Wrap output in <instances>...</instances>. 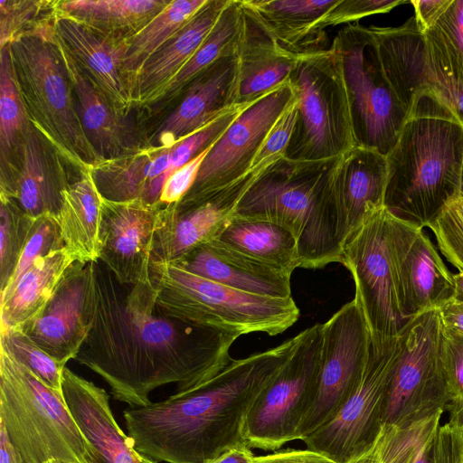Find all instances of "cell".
Returning a JSON list of instances; mask_svg holds the SVG:
<instances>
[{
    "instance_id": "1",
    "label": "cell",
    "mask_w": 463,
    "mask_h": 463,
    "mask_svg": "<svg viewBox=\"0 0 463 463\" xmlns=\"http://www.w3.org/2000/svg\"><path fill=\"white\" fill-rule=\"evenodd\" d=\"M90 327L76 360L99 375L115 400L149 404L157 387L185 392L208 380L232 359L237 336L163 316L150 278L135 285L117 281L92 262Z\"/></svg>"
},
{
    "instance_id": "2",
    "label": "cell",
    "mask_w": 463,
    "mask_h": 463,
    "mask_svg": "<svg viewBox=\"0 0 463 463\" xmlns=\"http://www.w3.org/2000/svg\"><path fill=\"white\" fill-rule=\"evenodd\" d=\"M298 342V335L267 351L232 358L213 376L185 392L129 406L123 417L134 449L158 463H211L223 451L247 444L246 415Z\"/></svg>"
},
{
    "instance_id": "3",
    "label": "cell",
    "mask_w": 463,
    "mask_h": 463,
    "mask_svg": "<svg viewBox=\"0 0 463 463\" xmlns=\"http://www.w3.org/2000/svg\"><path fill=\"white\" fill-rule=\"evenodd\" d=\"M386 161L384 208L428 227L460 194L463 124L430 90H419Z\"/></svg>"
},
{
    "instance_id": "4",
    "label": "cell",
    "mask_w": 463,
    "mask_h": 463,
    "mask_svg": "<svg viewBox=\"0 0 463 463\" xmlns=\"http://www.w3.org/2000/svg\"><path fill=\"white\" fill-rule=\"evenodd\" d=\"M339 157L317 161L280 158L256 179L235 215L288 229L298 241L300 268L318 269L340 262L334 192Z\"/></svg>"
},
{
    "instance_id": "5",
    "label": "cell",
    "mask_w": 463,
    "mask_h": 463,
    "mask_svg": "<svg viewBox=\"0 0 463 463\" xmlns=\"http://www.w3.org/2000/svg\"><path fill=\"white\" fill-rule=\"evenodd\" d=\"M54 16L8 43L14 74L32 124L56 150L90 170L101 161L76 109Z\"/></svg>"
},
{
    "instance_id": "6",
    "label": "cell",
    "mask_w": 463,
    "mask_h": 463,
    "mask_svg": "<svg viewBox=\"0 0 463 463\" xmlns=\"http://www.w3.org/2000/svg\"><path fill=\"white\" fill-rule=\"evenodd\" d=\"M0 424L19 463H99L62 395L0 346Z\"/></svg>"
},
{
    "instance_id": "7",
    "label": "cell",
    "mask_w": 463,
    "mask_h": 463,
    "mask_svg": "<svg viewBox=\"0 0 463 463\" xmlns=\"http://www.w3.org/2000/svg\"><path fill=\"white\" fill-rule=\"evenodd\" d=\"M150 280L156 309L163 316L237 337L249 333L277 335L299 317L292 297L276 298L244 292L173 263L151 260Z\"/></svg>"
},
{
    "instance_id": "8",
    "label": "cell",
    "mask_w": 463,
    "mask_h": 463,
    "mask_svg": "<svg viewBox=\"0 0 463 463\" xmlns=\"http://www.w3.org/2000/svg\"><path fill=\"white\" fill-rule=\"evenodd\" d=\"M418 227L401 220L384 207L371 215L342 243L340 262L351 273L354 299L365 318L375 352H382L408 322L402 307L399 255Z\"/></svg>"
},
{
    "instance_id": "9",
    "label": "cell",
    "mask_w": 463,
    "mask_h": 463,
    "mask_svg": "<svg viewBox=\"0 0 463 463\" xmlns=\"http://www.w3.org/2000/svg\"><path fill=\"white\" fill-rule=\"evenodd\" d=\"M288 81L298 115L287 158L332 159L356 146L340 63L330 47L299 54Z\"/></svg>"
},
{
    "instance_id": "10",
    "label": "cell",
    "mask_w": 463,
    "mask_h": 463,
    "mask_svg": "<svg viewBox=\"0 0 463 463\" xmlns=\"http://www.w3.org/2000/svg\"><path fill=\"white\" fill-rule=\"evenodd\" d=\"M330 49L340 63L356 146L387 156L409 110L384 73L370 28L347 24L337 32Z\"/></svg>"
},
{
    "instance_id": "11",
    "label": "cell",
    "mask_w": 463,
    "mask_h": 463,
    "mask_svg": "<svg viewBox=\"0 0 463 463\" xmlns=\"http://www.w3.org/2000/svg\"><path fill=\"white\" fill-rule=\"evenodd\" d=\"M387 389L382 430L406 427L446 410L449 396L441 357L439 308L408 320Z\"/></svg>"
},
{
    "instance_id": "12",
    "label": "cell",
    "mask_w": 463,
    "mask_h": 463,
    "mask_svg": "<svg viewBox=\"0 0 463 463\" xmlns=\"http://www.w3.org/2000/svg\"><path fill=\"white\" fill-rule=\"evenodd\" d=\"M321 348L322 324L298 334L293 353L246 415L244 438L250 448L277 450L298 439L300 425L317 392Z\"/></svg>"
},
{
    "instance_id": "13",
    "label": "cell",
    "mask_w": 463,
    "mask_h": 463,
    "mask_svg": "<svg viewBox=\"0 0 463 463\" xmlns=\"http://www.w3.org/2000/svg\"><path fill=\"white\" fill-rule=\"evenodd\" d=\"M401 334L382 352L371 347L355 390L338 413L302 440L336 463H356L375 446L382 431L390 379L401 354Z\"/></svg>"
},
{
    "instance_id": "14",
    "label": "cell",
    "mask_w": 463,
    "mask_h": 463,
    "mask_svg": "<svg viewBox=\"0 0 463 463\" xmlns=\"http://www.w3.org/2000/svg\"><path fill=\"white\" fill-rule=\"evenodd\" d=\"M371 347L370 332L354 298L322 324L317 392L300 425L298 439L302 440L338 413L361 380Z\"/></svg>"
},
{
    "instance_id": "15",
    "label": "cell",
    "mask_w": 463,
    "mask_h": 463,
    "mask_svg": "<svg viewBox=\"0 0 463 463\" xmlns=\"http://www.w3.org/2000/svg\"><path fill=\"white\" fill-rule=\"evenodd\" d=\"M294 98L288 80L246 106L211 146L194 184L175 204L197 202L250 171L272 126Z\"/></svg>"
},
{
    "instance_id": "16",
    "label": "cell",
    "mask_w": 463,
    "mask_h": 463,
    "mask_svg": "<svg viewBox=\"0 0 463 463\" xmlns=\"http://www.w3.org/2000/svg\"><path fill=\"white\" fill-rule=\"evenodd\" d=\"M276 161H265L232 183L189 205H164L158 213L151 260L175 262L195 247L214 239L235 215L238 205L260 176Z\"/></svg>"
},
{
    "instance_id": "17",
    "label": "cell",
    "mask_w": 463,
    "mask_h": 463,
    "mask_svg": "<svg viewBox=\"0 0 463 463\" xmlns=\"http://www.w3.org/2000/svg\"><path fill=\"white\" fill-rule=\"evenodd\" d=\"M384 73L410 111L415 94L430 90L463 124V84L446 76L428 59L424 35L415 17L398 27L371 26Z\"/></svg>"
},
{
    "instance_id": "18",
    "label": "cell",
    "mask_w": 463,
    "mask_h": 463,
    "mask_svg": "<svg viewBox=\"0 0 463 463\" xmlns=\"http://www.w3.org/2000/svg\"><path fill=\"white\" fill-rule=\"evenodd\" d=\"M92 262L75 261L34 317L16 327L55 360L74 359L90 327Z\"/></svg>"
},
{
    "instance_id": "19",
    "label": "cell",
    "mask_w": 463,
    "mask_h": 463,
    "mask_svg": "<svg viewBox=\"0 0 463 463\" xmlns=\"http://www.w3.org/2000/svg\"><path fill=\"white\" fill-rule=\"evenodd\" d=\"M163 206L102 198L99 260L118 283L135 285L150 278L153 239Z\"/></svg>"
},
{
    "instance_id": "20",
    "label": "cell",
    "mask_w": 463,
    "mask_h": 463,
    "mask_svg": "<svg viewBox=\"0 0 463 463\" xmlns=\"http://www.w3.org/2000/svg\"><path fill=\"white\" fill-rule=\"evenodd\" d=\"M238 67L237 52L227 54L184 90L181 102L156 131L157 149L173 146L237 106Z\"/></svg>"
},
{
    "instance_id": "21",
    "label": "cell",
    "mask_w": 463,
    "mask_h": 463,
    "mask_svg": "<svg viewBox=\"0 0 463 463\" xmlns=\"http://www.w3.org/2000/svg\"><path fill=\"white\" fill-rule=\"evenodd\" d=\"M386 156L355 146L343 154L334 175L338 238L342 243L371 215L384 207Z\"/></svg>"
},
{
    "instance_id": "22",
    "label": "cell",
    "mask_w": 463,
    "mask_h": 463,
    "mask_svg": "<svg viewBox=\"0 0 463 463\" xmlns=\"http://www.w3.org/2000/svg\"><path fill=\"white\" fill-rule=\"evenodd\" d=\"M54 28L75 63L118 110L126 113L133 100L123 69L125 41L107 37L57 12Z\"/></svg>"
},
{
    "instance_id": "23",
    "label": "cell",
    "mask_w": 463,
    "mask_h": 463,
    "mask_svg": "<svg viewBox=\"0 0 463 463\" xmlns=\"http://www.w3.org/2000/svg\"><path fill=\"white\" fill-rule=\"evenodd\" d=\"M171 263L244 292L276 298L291 297V274L235 250L215 239L200 244Z\"/></svg>"
},
{
    "instance_id": "24",
    "label": "cell",
    "mask_w": 463,
    "mask_h": 463,
    "mask_svg": "<svg viewBox=\"0 0 463 463\" xmlns=\"http://www.w3.org/2000/svg\"><path fill=\"white\" fill-rule=\"evenodd\" d=\"M241 4L236 105H247L287 81L299 55L279 45L243 0Z\"/></svg>"
},
{
    "instance_id": "25",
    "label": "cell",
    "mask_w": 463,
    "mask_h": 463,
    "mask_svg": "<svg viewBox=\"0 0 463 463\" xmlns=\"http://www.w3.org/2000/svg\"><path fill=\"white\" fill-rule=\"evenodd\" d=\"M61 392L80 430L97 450L99 463H138L132 439L116 421L103 388L65 366Z\"/></svg>"
},
{
    "instance_id": "26",
    "label": "cell",
    "mask_w": 463,
    "mask_h": 463,
    "mask_svg": "<svg viewBox=\"0 0 463 463\" xmlns=\"http://www.w3.org/2000/svg\"><path fill=\"white\" fill-rule=\"evenodd\" d=\"M399 279L405 317L439 308L454 296L453 274L422 228L415 227L399 255Z\"/></svg>"
},
{
    "instance_id": "27",
    "label": "cell",
    "mask_w": 463,
    "mask_h": 463,
    "mask_svg": "<svg viewBox=\"0 0 463 463\" xmlns=\"http://www.w3.org/2000/svg\"><path fill=\"white\" fill-rule=\"evenodd\" d=\"M49 143L31 122L21 146L20 170L7 194H1L34 219L45 214L59 218L62 192L69 184L54 168Z\"/></svg>"
},
{
    "instance_id": "28",
    "label": "cell",
    "mask_w": 463,
    "mask_h": 463,
    "mask_svg": "<svg viewBox=\"0 0 463 463\" xmlns=\"http://www.w3.org/2000/svg\"><path fill=\"white\" fill-rule=\"evenodd\" d=\"M229 0H208L194 17L143 65L131 83L133 103H152L190 60Z\"/></svg>"
},
{
    "instance_id": "29",
    "label": "cell",
    "mask_w": 463,
    "mask_h": 463,
    "mask_svg": "<svg viewBox=\"0 0 463 463\" xmlns=\"http://www.w3.org/2000/svg\"><path fill=\"white\" fill-rule=\"evenodd\" d=\"M60 44L71 81L76 109L90 144L101 162L128 156L133 146L124 113L102 94Z\"/></svg>"
},
{
    "instance_id": "30",
    "label": "cell",
    "mask_w": 463,
    "mask_h": 463,
    "mask_svg": "<svg viewBox=\"0 0 463 463\" xmlns=\"http://www.w3.org/2000/svg\"><path fill=\"white\" fill-rule=\"evenodd\" d=\"M101 206L102 196L90 170H82L80 177L62 192L58 219L64 246L76 261L99 260Z\"/></svg>"
},
{
    "instance_id": "31",
    "label": "cell",
    "mask_w": 463,
    "mask_h": 463,
    "mask_svg": "<svg viewBox=\"0 0 463 463\" xmlns=\"http://www.w3.org/2000/svg\"><path fill=\"white\" fill-rule=\"evenodd\" d=\"M283 48L297 54L324 49L315 26L337 0H243Z\"/></svg>"
},
{
    "instance_id": "32",
    "label": "cell",
    "mask_w": 463,
    "mask_h": 463,
    "mask_svg": "<svg viewBox=\"0 0 463 463\" xmlns=\"http://www.w3.org/2000/svg\"><path fill=\"white\" fill-rule=\"evenodd\" d=\"M75 261L66 248L38 259L0 301V332L16 328L40 313Z\"/></svg>"
},
{
    "instance_id": "33",
    "label": "cell",
    "mask_w": 463,
    "mask_h": 463,
    "mask_svg": "<svg viewBox=\"0 0 463 463\" xmlns=\"http://www.w3.org/2000/svg\"><path fill=\"white\" fill-rule=\"evenodd\" d=\"M169 0H71L56 3L59 14L112 39L126 41L161 12Z\"/></svg>"
},
{
    "instance_id": "34",
    "label": "cell",
    "mask_w": 463,
    "mask_h": 463,
    "mask_svg": "<svg viewBox=\"0 0 463 463\" xmlns=\"http://www.w3.org/2000/svg\"><path fill=\"white\" fill-rule=\"evenodd\" d=\"M214 239L289 274L300 268L296 238L278 223L234 215Z\"/></svg>"
},
{
    "instance_id": "35",
    "label": "cell",
    "mask_w": 463,
    "mask_h": 463,
    "mask_svg": "<svg viewBox=\"0 0 463 463\" xmlns=\"http://www.w3.org/2000/svg\"><path fill=\"white\" fill-rule=\"evenodd\" d=\"M0 51L1 194H6L15 176L14 157L20 156L31 121L15 80L8 44Z\"/></svg>"
},
{
    "instance_id": "36",
    "label": "cell",
    "mask_w": 463,
    "mask_h": 463,
    "mask_svg": "<svg viewBox=\"0 0 463 463\" xmlns=\"http://www.w3.org/2000/svg\"><path fill=\"white\" fill-rule=\"evenodd\" d=\"M207 1H171L141 30L125 41L123 69L130 88L134 78L148 59L175 36Z\"/></svg>"
},
{
    "instance_id": "37",
    "label": "cell",
    "mask_w": 463,
    "mask_h": 463,
    "mask_svg": "<svg viewBox=\"0 0 463 463\" xmlns=\"http://www.w3.org/2000/svg\"><path fill=\"white\" fill-rule=\"evenodd\" d=\"M242 25L243 9L241 1L229 0L212 31L190 60L166 86L160 99L176 97L220 58L236 52Z\"/></svg>"
},
{
    "instance_id": "38",
    "label": "cell",
    "mask_w": 463,
    "mask_h": 463,
    "mask_svg": "<svg viewBox=\"0 0 463 463\" xmlns=\"http://www.w3.org/2000/svg\"><path fill=\"white\" fill-rule=\"evenodd\" d=\"M153 153L130 154L90 168L92 179L102 198L111 202L141 201L149 182Z\"/></svg>"
},
{
    "instance_id": "39",
    "label": "cell",
    "mask_w": 463,
    "mask_h": 463,
    "mask_svg": "<svg viewBox=\"0 0 463 463\" xmlns=\"http://www.w3.org/2000/svg\"><path fill=\"white\" fill-rule=\"evenodd\" d=\"M423 35L429 61L463 84V0H451Z\"/></svg>"
},
{
    "instance_id": "40",
    "label": "cell",
    "mask_w": 463,
    "mask_h": 463,
    "mask_svg": "<svg viewBox=\"0 0 463 463\" xmlns=\"http://www.w3.org/2000/svg\"><path fill=\"white\" fill-rule=\"evenodd\" d=\"M249 104L233 107L204 128L184 137L171 146L169 167L163 175L147 184L141 201L150 205L160 204L162 190L169 176L212 146L227 130L238 114Z\"/></svg>"
},
{
    "instance_id": "41",
    "label": "cell",
    "mask_w": 463,
    "mask_h": 463,
    "mask_svg": "<svg viewBox=\"0 0 463 463\" xmlns=\"http://www.w3.org/2000/svg\"><path fill=\"white\" fill-rule=\"evenodd\" d=\"M443 411L406 427L383 429L370 451L381 463H414L435 437Z\"/></svg>"
},
{
    "instance_id": "42",
    "label": "cell",
    "mask_w": 463,
    "mask_h": 463,
    "mask_svg": "<svg viewBox=\"0 0 463 463\" xmlns=\"http://www.w3.org/2000/svg\"><path fill=\"white\" fill-rule=\"evenodd\" d=\"M34 220L24 213L14 201L1 195L0 292L14 275Z\"/></svg>"
},
{
    "instance_id": "43",
    "label": "cell",
    "mask_w": 463,
    "mask_h": 463,
    "mask_svg": "<svg viewBox=\"0 0 463 463\" xmlns=\"http://www.w3.org/2000/svg\"><path fill=\"white\" fill-rule=\"evenodd\" d=\"M0 346L45 385L61 392L62 372L66 364L38 347L21 330L10 328L0 332Z\"/></svg>"
},
{
    "instance_id": "44",
    "label": "cell",
    "mask_w": 463,
    "mask_h": 463,
    "mask_svg": "<svg viewBox=\"0 0 463 463\" xmlns=\"http://www.w3.org/2000/svg\"><path fill=\"white\" fill-rule=\"evenodd\" d=\"M63 248L65 246L58 217L45 214L36 218L14 275L1 292V301L12 293L24 274L38 259Z\"/></svg>"
},
{
    "instance_id": "45",
    "label": "cell",
    "mask_w": 463,
    "mask_h": 463,
    "mask_svg": "<svg viewBox=\"0 0 463 463\" xmlns=\"http://www.w3.org/2000/svg\"><path fill=\"white\" fill-rule=\"evenodd\" d=\"M48 1H0V46L3 48L16 36L29 32L54 15L56 6Z\"/></svg>"
},
{
    "instance_id": "46",
    "label": "cell",
    "mask_w": 463,
    "mask_h": 463,
    "mask_svg": "<svg viewBox=\"0 0 463 463\" xmlns=\"http://www.w3.org/2000/svg\"><path fill=\"white\" fill-rule=\"evenodd\" d=\"M428 228L443 256L463 273V194L451 199Z\"/></svg>"
},
{
    "instance_id": "47",
    "label": "cell",
    "mask_w": 463,
    "mask_h": 463,
    "mask_svg": "<svg viewBox=\"0 0 463 463\" xmlns=\"http://www.w3.org/2000/svg\"><path fill=\"white\" fill-rule=\"evenodd\" d=\"M406 0H337L319 19L315 30L323 33L327 26L355 22L364 16L384 14Z\"/></svg>"
},
{
    "instance_id": "48",
    "label": "cell",
    "mask_w": 463,
    "mask_h": 463,
    "mask_svg": "<svg viewBox=\"0 0 463 463\" xmlns=\"http://www.w3.org/2000/svg\"><path fill=\"white\" fill-rule=\"evenodd\" d=\"M441 357L449 402L463 403V335L443 326Z\"/></svg>"
},
{
    "instance_id": "49",
    "label": "cell",
    "mask_w": 463,
    "mask_h": 463,
    "mask_svg": "<svg viewBox=\"0 0 463 463\" xmlns=\"http://www.w3.org/2000/svg\"><path fill=\"white\" fill-rule=\"evenodd\" d=\"M297 115V102L296 98H294L272 126L255 158L253 165L265 161H278L286 157Z\"/></svg>"
},
{
    "instance_id": "50",
    "label": "cell",
    "mask_w": 463,
    "mask_h": 463,
    "mask_svg": "<svg viewBox=\"0 0 463 463\" xmlns=\"http://www.w3.org/2000/svg\"><path fill=\"white\" fill-rule=\"evenodd\" d=\"M210 148L211 146L169 176L160 196L162 204L176 203L189 192Z\"/></svg>"
},
{
    "instance_id": "51",
    "label": "cell",
    "mask_w": 463,
    "mask_h": 463,
    "mask_svg": "<svg viewBox=\"0 0 463 463\" xmlns=\"http://www.w3.org/2000/svg\"><path fill=\"white\" fill-rule=\"evenodd\" d=\"M255 463H336L312 449H287L255 458Z\"/></svg>"
},
{
    "instance_id": "52",
    "label": "cell",
    "mask_w": 463,
    "mask_h": 463,
    "mask_svg": "<svg viewBox=\"0 0 463 463\" xmlns=\"http://www.w3.org/2000/svg\"><path fill=\"white\" fill-rule=\"evenodd\" d=\"M451 0H411L415 19L420 30H428L449 6Z\"/></svg>"
},
{
    "instance_id": "53",
    "label": "cell",
    "mask_w": 463,
    "mask_h": 463,
    "mask_svg": "<svg viewBox=\"0 0 463 463\" xmlns=\"http://www.w3.org/2000/svg\"><path fill=\"white\" fill-rule=\"evenodd\" d=\"M439 310L443 328L463 335V303L453 296Z\"/></svg>"
},
{
    "instance_id": "54",
    "label": "cell",
    "mask_w": 463,
    "mask_h": 463,
    "mask_svg": "<svg viewBox=\"0 0 463 463\" xmlns=\"http://www.w3.org/2000/svg\"><path fill=\"white\" fill-rule=\"evenodd\" d=\"M247 444L239 445L223 451L211 463H255L256 456Z\"/></svg>"
},
{
    "instance_id": "55",
    "label": "cell",
    "mask_w": 463,
    "mask_h": 463,
    "mask_svg": "<svg viewBox=\"0 0 463 463\" xmlns=\"http://www.w3.org/2000/svg\"><path fill=\"white\" fill-rule=\"evenodd\" d=\"M0 463H19L14 448L4 428L0 424Z\"/></svg>"
},
{
    "instance_id": "56",
    "label": "cell",
    "mask_w": 463,
    "mask_h": 463,
    "mask_svg": "<svg viewBox=\"0 0 463 463\" xmlns=\"http://www.w3.org/2000/svg\"><path fill=\"white\" fill-rule=\"evenodd\" d=\"M446 410L449 411L450 420L463 436V403L449 402Z\"/></svg>"
},
{
    "instance_id": "57",
    "label": "cell",
    "mask_w": 463,
    "mask_h": 463,
    "mask_svg": "<svg viewBox=\"0 0 463 463\" xmlns=\"http://www.w3.org/2000/svg\"><path fill=\"white\" fill-rule=\"evenodd\" d=\"M434 438L421 450L414 463H435Z\"/></svg>"
},
{
    "instance_id": "58",
    "label": "cell",
    "mask_w": 463,
    "mask_h": 463,
    "mask_svg": "<svg viewBox=\"0 0 463 463\" xmlns=\"http://www.w3.org/2000/svg\"><path fill=\"white\" fill-rule=\"evenodd\" d=\"M455 292L454 297L463 303V273L453 274Z\"/></svg>"
},
{
    "instance_id": "59",
    "label": "cell",
    "mask_w": 463,
    "mask_h": 463,
    "mask_svg": "<svg viewBox=\"0 0 463 463\" xmlns=\"http://www.w3.org/2000/svg\"><path fill=\"white\" fill-rule=\"evenodd\" d=\"M356 463H381V461L376 458V456L373 453L369 452L361 459H359Z\"/></svg>"
},
{
    "instance_id": "60",
    "label": "cell",
    "mask_w": 463,
    "mask_h": 463,
    "mask_svg": "<svg viewBox=\"0 0 463 463\" xmlns=\"http://www.w3.org/2000/svg\"><path fill=\"white\" fill-rule=\"evenodd\" d=\"M138 463H158V462L150 460V459H148L145 457H142L141 455L138 454Z\"/></svg>"
},
{
    "instance_id": "61",
    "label": "cell",
    "mask_w": 463,
    "mask_h": 463,
    "mask_svg": "<svg viewBox=\"0 0 463 463\" xmlns=\"http://www.w3.org/2000/svg\"><path fill=\"white\" fill-rule=\"evenodd\" d=\"M45 463H68V462H62L58 459L52 458V459L47 460Z\"/></svg>"
},
{
    "instance_id": "62",
    "label": "cell",
    "mask_w": 463,
    "mask_h": 463,
    "mask_svg": "<svg viewBox=\"0 0 463 463\" xmlns=\"http://www.w3.org/2000/svg\"><path fill=\"white\" fill-rule=\"evenodd\" d=\"M460 193L463 194V171H462V177H461Z\"/></svg>"
}]
</instances>
